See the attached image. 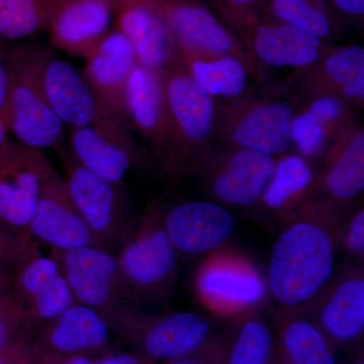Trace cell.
I'll use <instances>...</instances> for the list:
<instances>
[{"label": "cell", "mask_w": 364, "mask_h": 364, "mask_svg": "<svg viewBox=\"0 0 364 364\" xmlns=\"http://www.w3.org/2000/svg\"><path fill=\"white\" fill-rule=\"evenodd\" d=\"M339 205L325 200L304 203L273 245L267 291L287 312H301L328 287L334 273Z\"/></svg>", "instance_id": "6da1fadb"}, {"label": "cell", "mask_w": 364, "mask_h": 364, "mask_svg": "<svg viewBox=\"0 0 364 364\" xmlns=\"http://www.w3.org/2000/svg\"><path fill=\"white\" fill-rule=\"evenodd\" d=\"M52 50L39 44L21 46L9 55V87L4 119L18 142L38 150L64 147L65 124L49 105L42 70Z\"/></svg>", "instance_id": "7a4b0ae2"}, {"label": "cell", "mask_w": 364, "mask_h": 364, "mask_svg": "<svg viewBox=\"0 0 364 364\" xmlns=\"http://www.w3.org/2000/svg\"><path fill=\"white\" fill-rule=\"evenodd\" d=\"M171 124L172 149L166 176L178 178L196 173L213 147L217 105L182 65L181 58L161 73Z\"/></svg>", "instance_id": "3957f363"}, {"label": "cell", "mask_w": 364, "mask_h": 364, "mask_svg": "<svg viewBox=\"0 0 364 364\" xmlns=\"http://www.w3.org/2000/svg\"><path fill=\"white\" fill-rule=\"evenodd\" d=\"M279 93H246L243 97L217 105L214 140L226 147L243 148L282 156L293 147L291 122L296 102Z\"/></svg>", "instance_id": "277c9868"}, {"label": "cell", "mask_w": 364, "mask_h": 364, "mask_svg": "<svg viewBox=\"0 0 364 364\" xmlns=\"http://www.w3.org/2000/svg\"><path fill=\"white\" fill-rule=\"evenodd\" d=\"M117 250L114 255L130 301L163 296L171 289L176 275V250L157 208L150 207L133 220Z\"/></svg>", "instance_id": "5b68a950"}, {"label": "cell", "mask_w": 364, "mask_h": 364, "mask_svg": "<svg viewBox=\"0 0 364 364\" xmlns=\"http://www.w3.org/2000/svg\"><path fill=\"white\" fill-rule=\"evenodd\" d=\"M42 85L49 105L64 124L70 128L92 127L121 142L136 146L129 124L97 97L82 72L53 51L43 66Z\"/></svg>", "instance_id": "8992f818"}, {"label": "cell", "mask_w": 364, "mask_h": 364, "mask_svg": "<svg viewBox=\"0 0 364 364\" xmlns=\"http://www.w3.org/2000/svg\"><path fill=\"white\" fill-rule=\"evenodd\" d=\"M65 171L66 188L97 245L116 250L132 222L122 184L95 176L79 164L65 147L57 151Z\"/></svg>", "instance_id": "52a82bcc"}, {"label": "cell", "mask_w": 364, "mask_h": 364, "mask_svg": "<svg viewBox=\"0 0 364 364\" xmlns=\"http://www.w3.org/2000/svg\"><path fill=\"white\" fill-rule=\"evenodd\" d=\"M275 157L258 151L229 148L208 151L196 168L215 203L247 207L259 200L275 166Z\"/></svg>", "instance_id": "ba28073f"}, {"label": "cell", "mask_w": 364, "mask_h": 364, "mask_svg": "<svg viewBox=\"0 0 364 364\" xmlns=\"http://www.w3.org/2000/svg\"><path fill=\"white\" fill-rule=\"evenodd\" d=\"M134 335L144 356L169 360L198 350L210 341V323L202 314L181 311L147 317L122 306L107 318Z\"/></svg>", "instance_id": "9c48e42d"}, {"label": "cell", "mask_w": 364, "mask_h": 364, "mask_svg": "<svg viewBox=\"0 0 364 364\" xmlns=\"http://www.w3.org/2000/svg\"><path fill=\"white\" fill-rule=\"evenodd\" d=\"M241 40L252 57L256 77L262 66L293 71L291 77L272 90L277 93L315 65L332 45L296 26L263 16L246 28Z\"/></svg>", "instance_id": "30bf717a"}, {"label": "cell", "mask_w": 364, "mask_h": 364, "mask_svg": "<svg viewBox=\"0 0 364 364\" xmlns=\"http://www.w3.org/2000/svg\"><path fill=\"white\" fill-rule=\"evenodd\" d=\"M55 170L42 150L7 139L0 147V221L26 231Z\"/></svg>", "instance_id": "8fae6325"}, {"label": "cell", "mask_w": 364, "mask_h": 364, "mask_svg": "<svg viewBox=\"0 0 364 364\" xmlns=\"http://www.w3.org/2000/svg\"><path fill=\"white\" fill-rule=\"evenodd\" d=\"M74 298L97 311L107 320L130 301L116 255L97 245L54 252Z\"/></svg>", "instance_id": "7c38bea8"}, {"label": "cell", "mask_w": 364, "mask_h": 364, "mask_svg": "<svg viewBox=\"0 0 364 364\" xmlns=\"http://www.w3.org/2000/svg\"><path fill=\"white\" fill-rule=\"evenodd\" d=\"M162 9L177 52L236 57L256 76L252 57L244 43L207 4L200 0H162Z\"/></svg>", "instance_id": "4fadbf2b"}, {"label": "cell", "mask_w": 364, "mask_h": 364, "mask_svg": "<svg viewBox=\"0 0 364 364\" xmlns=\"http://www.w3.org/2000/svg\"><path fill=\"white\" fill-rule=\"evenodd\" d=\"M198 298L221 316L253 312L267 293V282L243 258L229 254L214 255L200 267L196 277Z\"/></svg>", "instance_id": "5bb4252c"}, {"label": "cell", "mask_w": 364, "mask_h": 364, "mask_svg": "<svg viewBox=\"0 0 364 364\" xmlns=\"http://www.w3.org/2000/svg\"><path fill=\"white\" fill-rule=\"evenodd\" d=\"M127 121L143 136L166 176L172 149L171 124L161 73L136 65L126 92Z\"/></svg>", "instance_id": "9a60e30c"}, {"label": "cell", "mask_w": 364, "mask_h": 364, "mask_svg": "<svg viewBox=\"0 0 364 364\" xmlns=\"http://www.w3.org/2000/svg\"><path fill=\"white\" fill-rule=\"evenodd\" d=\"M26 232L37 243L48 246L54 252L97 245L90 228L72 202L64 178L56 170L43 186Z\"/></svg>", "instance_id": "2e32d148"}, {"label": "cell", "mask_w": 364, "mask_h": 364, "mask_svg": "<svg viewBox=\"0 0 364 364\" xmlns=\"http://www.w3.org/2000/svg\"><path fill=\"white\" fill-rule=\"evenodd\" d=\"M287 87L296 91V104L318 95H333L351 107L364 104V48L358 44L328 48L322 58L294 79Z\"/></svg>", "instance_id": "e0dca14e"}, {"label": "cell", "mask_w": 364, "mask_h": 364, "mask_svg": "<svg viewBox=\"0 0 364 364\" xmlns=\"http://www.w3.org/2000/svg\"><path fill=\"white\" fill-rule=\"evenodd\" d=\"M117 28L133 46L139 65L162 73L179 59L162 0H130L116 13Z\"/></svg>", "instance_id": "ac0fdd59"}, {"label": "cell", "mask_w": 364, "mask_h": 364, "mask_svg": "<svg viewBox=\"0 0 364 364\" xmlns=\"http://www.w3.org/2000/svg\"><path fill=\"white\" fill-rule=\"evenodd\" d=\"M162 224L172 246L186 254L221 247L231 237L234 218L221 203L186 200L161 213Z\"/></svg>", "instance_id": "d6986e66"}, {"label": "cell", "mask_w": 364, "mask_h": 364, "mask_svg": "<svg viewBox=\"0 0 364 364\" xmlns=\"http://www.w3.org/2000/svg\"><path fill=\"white\" fill-rule=\"evenodd\" d=\"M314 323L332 346L353 344L364 331L363 270H349L315 299Z\"/></svg>", "instance_id": "ffe728a7"}, {"label": "cell", "mask_w": 364, "mask_h": 364, "mask_svg": "<svg viewBox=\"0 0 364 364\" xmlns=\"http://www.w3.org/2000/svg\"><path fill=\"white\" fill-rule=\"evenodd\" d=\"M138 64L130 41L116 28L102 38L86 58L82 70L85 80L97 97L126 123L127 87Z\"/></svg>", "instance_id": "44dd1931"}, {"label": "cell", "mask_w": 364, "mask_h": 364, "mask_svg": "<svg viewBox=\"0 0 364 364\" xmlns=\"http://www.w3.org/2000/svg\"><path fill=\"white\" fill-rule=\"evenodd\" d=\"M112 14L105 0H58L47 32L57 49L86 59L111 31Z\"/></svg>", "instance_id": "7402d4cb"}, {"label": "cell", "mask_w": 364, "mask_h": 364, "mask_svg": "<svg viewBox=\"0 0 364 364\" xmlns=\"http://www.w3.org/2000/svg\"><path fill=\"white\" fill-rule=\"evenodd\" d=\"M323 160L317 189H323L325 200L344 207L364 188V130L358 121L333 138Z\"/></svg>", "instance_id": "603a6c76"}, {"label": "cell", "mask_w": 364, "mask_h": 364, "mask_svg": "<svg viewBox=\"0 0 364 364\" xmlns=\"http://www.w3.org/2000/svg\"><path fill=\"white\" fill-rule=\"evenodd\" d=\"M72 156L95 176L114 184L124 177L139 160L136 146L128 145L92 127L70 128Z\"/></svg>", "instance_id": "cb8c5ba5"}, {"label": "cell", "mask_w": 364, "mask_h": 364, "mask_svg": "<svg viewBox=\"0 0 364 364\" xmlns=\"http://www.w3.org/2000/svg\"><path fill=\"white\" fill-rule=\"evenodd\" d=\"M45 323L44 342L54 355H80L102 348L109 341L107 320L97 311L77 301Z\"/></svg>", "instance_id": "d4e9b609"}, {"label": "cell", "mask_w": 364, "mask_h": 364, "mask_svg": "<svg viewBox=\"0 0 364 364\" xmlns=\"http://www.w3.org/2000/svg\"><path fill=\"white\" fill-rule=\"evenodd\" d=\"M275 325L273 364H336L331 343L311 318L279 310Z\"/></svg>", "instance_id": "484cf974"}, {"label": "cell", "mask_w": 364, "mask_h": 364, "mask_svg": "<svg viewBox=\"0 0 364 364\" xmlns=\"http://www.w3.org/2000/svg\"><path fill=\"white\" fill-rule=\"evenodd\" d=\"M317 183L312 163L298 153H286L275 161L272 176L257 203L269 212L287 214L312 198Z\"/></svg>", "instance_id": "4316f807"}, {"label": "cell", "mask_w": 364, "mask_h": 364, "mask_svg": "<svg viewBox=\"0 0 364 364\" xmlns=\"http://www.w3.org/2000/svg\"><path fill=\"white\" fill-rule=\"evenodd\" d=\"M182 65L191 77L213 98L233 100L248 93L252 69L233 56H203L178 52Z\"/></svg>", "instance_id": "83f0119b"}, {"label": "cell", "mask_w": 364, "mask_h": 364, "mask_svg": "<svg viewBox=\"0 0 364 364\" xmlns=\"http://www.w3.org/2000/svg\"><path fill=\"white\" fill-rule=\"evenodd\" d=\"M261 16L296 26L329 43L343 30L327 0H270Z\"/></svg>", "instance_id": "f1b7e54d"}, {"label": "cell", "mask_w": 364, "mask_h": 364, "mask_svg": "<svg viewBox=\"0 0 364 364\" xmlns=\"http://www.w3.org/2000/svg\"><path fill=\"white\" fill-rule=\"evenodd\" d=\"M274 337L255 312L242 318L233 338L223 345V364H273Z\"/></svg>", "instance_id": "f546056e"}, {"label": "cell", "mask_w": 364, "mask_h": 364, "mask_svg": "<svg viewBox=\"0 0 364 364\" xmlns=\"http://www.w3.org/2000/svg\"><path fill=\"white\" fill-rule=\"evenodd\" d=\"M58 0H0V41L47 32Z\"/></svg>", "instance_id": "4dcf8cb0"}, {"label": "cell", "mask_w": 364, "mask_h": 364, "mask_svg": "<svg viewBox=\"0 0 364 364\" xmlns=\"http://www.w3.org/2000/svg\"><path fill=\"white\" fill-rule=\"evenodd\" d=\"M291 136V144L298 154L311 163L323 159L333 140L331 132L327 127L313 112L303 107L296 109L294 114Z\"/></svg>", "instance_id": "1f68e13d"}, {"label": "cell", "mask_w": 364, "mask_h": 364, "mask_svg": "<svg viewBox=\"0 0 364 364\" xmlns=\"http://www.w3.org/2000/svg\"><path fill=\"white\" fill-rule=\"evenodd\" d=\"M210 9L239 38L262 16L270 0H208ZM242 41V40H241Z\"/></svg>", "instance_id": "d6a6232c"}, {"label": "cell", "mask_w": 364, "mask_h": 364, "mask_svg": "<svg viewBox=\"0 0 364 364\" xmlns=\"http://www.w3.org/2000/svg\"><path fill=\"white\" fill-rule=\"evenodd\" d=\"M327 127L333 138L347 127L358 122L352 107L345 100L333 95H318L299 102Z\"/></svg>", "instance_id": "836d02e7"}, {"label": "cell", "mask_w": 364, "mask_h": 364, "mask_svg": "<svg viewBox=\"0 0 364 364\" xmlns=\"http://www.w3.org/2000/svg\"><path fill=\"white\" fill-rule=\"evenodd\" d=\"M32 240L26 230L16 229L0 221V263L16 262Z\"/></svg>", "instance_id": "e575fe53"}, {"label": "cell", "mask_w": 364, "mask_h": 364, "mask_svg": "<svg viewBox=\"0 0 364 364\" xmlns=\"http://www.w3.org/2000/svg\"><path fill=\"white\" fill-rule=\"evenodd\" d=\"M344 233V246L349 253L363 257L364 253V210L358 208L349 219Z\"/></svg>", "instance_id": "d590c367"}, {"label": "cell", "mask_w": 364, "mask_h": 364, "mask_svg": "<svg viewBox=\"0 0 364 364\" xmlns=\"http://www.w3.org/2000/svg\"><path fill=\"white\" fill-rule=\"evenodd\" d=\"M223 345L218 342L210 341L203 345L198 350L179 356V358L169 359L165 364H214L221 358Z\"/></svg>", "instance_id": "8d00e7d4"}, {"label": "cell", "mask_w": 364, "mask_h": 364, "mask_svg": "<svg viewBox=\"0 0 364 364\" xmlns=\"http://www.w3.org/2000/svg\"><path fill=\"white\" fill-rule=\"evenodd\" d=\"M25 311L14 298H7L0 308V349L6 346L11 326L25 321Z\"/></svg>", "instance_id": "74e56055"}, {"label": "cell", "mask_w": 364, "mask_h": 364, "mask_svg": "<svg viewBox=\"0 0 364 364\" xmlns=\"http://www.w3.org/2000/svg\"><path fill=\"white\" fill-rule=\"evenodd\" d=\"M332 11L342 23H363L364 0H327Z\"/></svg>", "instance_id": "f35d334b"}, {"label": "cell", "mask_w": 364, "mask_h": 364, "mask_svg": "<svg viewBox=\"0 0 364 364\" xmlns=\"http://www.w3.org/2000/svg\"><path fill=\"white\" fill-rule=\"evenodd\" d=\"M9 55L0 47V119L4 117L9 87Z\"/></svg>", "instance_id": "ab89813d"}, {"label": "cell", "mask_w": 364, "mask_h": 364, "mask_svg": "<svg viewBox=\"0 0 364 364\" xmlns=\"http://www.w3.org/2000/svg\"><path fill=\"white\" fill-rule=\"evenodd\" d=\"M0 364H32L28 355L21 347H11L6 349V346L0 349Z\"/></svg>", "instance_id": "60d3db41"}, {"label": "cell", "mask_w": 364, "mask_h": 364, "mask_svg": "<svg viewBox=\"0 0 364 364\" xmlns=\"http://www.w3.org/2000/svg\"><path fill=\"white\" fill-rule=\"evenodd\" d=\"M154 361L146 358L134 355V354L121 353L114 354V355L107 356V358L100 359L95 364H152Z\"/></svg>", "instance_id": "b9f144b4"}, {"label": "cell", "mask_w": 364, "mask_h": 364, "mask_svg": "<svg viewBox=\"0 0 364 364\" xmlns=\"http://www.w3.org/2000/svg\"><path fill=\"white\" fill-rule=\"evenodd\" d=\"M56 364H95L90 359L81 355L58 356L49 353Z\"/></svg>", "instance_id": "7bdbcfd3"}, {"label": "cell", "mask_w": 364, "mask_h": 364, "mask_svg": "<svg viewBox=\"0 0 364 364\" xmlns=\"http://www.w3.org/2000/svg\"><path fill=\"white\" fill-rule=\"evenodd\" d=\"M9 129H7V126L6 122L4 119H0V147L4 145V142L7 140V135H9Z\"/></svg>", "instance_id": "ee69618b"}, {"label": "cell", "mask_w": 364, "mask_h": 364, "mask_svg": "<svg viewBox=\"0 0 364 364\" xmlns=\"http://www.w3.org/2000/svg\"><path fill=\"white\" fill-rule=\"evenodd\" d=\"M105 1L109 4V6H111V9L114 14L117 9H119V7L123 6V4H126V2L130 1V0H105Z\"/></svg>", "instance_id": "f6af8a7d"}, {"label": "cell", "mask_w": 364, "mask_h": 364, "mask_svg": "<svg viewBox=\"0 0 364 364\" xmlns=\"http://www.w3.org/2000/svg\"><path fill=\"white\" fill-rule=\"evenodd\" d=\"M6 286V280H4V277L0 275V308L4 305L6 303L7 298L4 296V287Z\"/></svg>", "instance_id": "bcb514c9"}, {"label": "cell", "mask_w": 364, "mask_h": 364, "mask_svg": "<svg viewBox=\"0 0 364 364\" xmlns=\"http://www.w3.org/2000/svg\"><path fill=\"white\" fill-rule=\"evenodd\" d=\"M351 364H364V358H363V351H361L360 353L358 354V358L354 359L353 363H352Z\"/></svg>", "instance_id": "7dc6e473"}, {"label": "cell", "mask_w": 364, "mask_h": 364, "mask_svg": "<svg viewBox=\"0 0 364 364\" xmlns=\"http://www.w3.org/2000/svg\"><path fill=\"white\" fill-rule=\"evenodd\" d=\"M214 364H223L222 363V356H221V358H220L219 360L215 361V363Z\"/></svg>", "instance_id": "c3c4849f"}]
</instances>
